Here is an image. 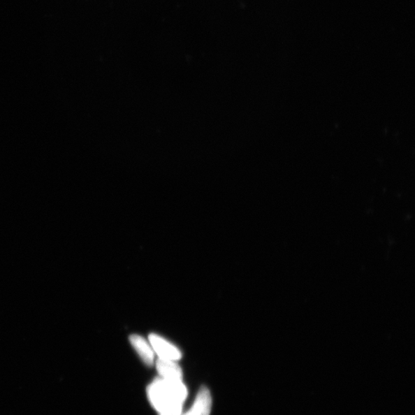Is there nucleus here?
<instances>
[{
    "label": "nucleus",
    "instance_id": "nucleus-1",
    "mask_svg": "<svg viewBox=\"0 0 415 415\" xmlns=\"http://www.w3.org/2000/svg\"><path fill=\"white\" fill-rule=\"evenodd\" d=\"M147 395L159 415H182L188 391L182 381L158 378L150 384Z\"/></svg>",
    "mask_w": 415,
    "mask_h": 415
},
{
    "label": "nucleus",
    "instance_id": "nucleus-2",
    "mask_svg": "<svg viewBox=\"0 0 415 415\" xmlns=\"http://www.w3.org/2000/svg\"><path fill=\"white\" fill-rule=\"evenodd\" d=\"M149 340L153 351L157 354L159 358L175 361L181 359L182 353L180 350L166 341L165 338L156 334H151Z\"/></svg>",
    "mask_w": 415,
    "mask_h": 415
},
{
    "label": "nucleus",
    "instance_id": "nucleus-4",
    "mask_svg": "<svg viewBox=\"0 0 415 415\" xmlns=\"http://www.w3.org/2000/svg\"><path fill=\"white\" fill-rule=\"evenodd\" d=\"M156 367L161 379L182 381V368L175 361L159 358Z\"/></svg>",
    "mask_w": 415,
    "mask_h": 415
},
{
    "label": "nucleus",
    "instance_id": "nucleus-3",
    "mask_svg": "<svg viewBox=\"0 0 415 415\" xmlns=\"http://www.w3.org/2000/svg\"><path fill=\"white\" fill-rule=\"evenodd\" d=\"M212 402V400L210 390L203 387L198 392L195 402L191 409L182 415H210Z\"/></svg>",
    "mask_w": 415,
    "mask_h": 415
},
{
    "label": "nucleus",
    "instance_id": "nucleus-5",
    "mask_svg": "<svg viewBox=\"0 0 415 415\" xmlns=\"http://www.w3.org/2000/svg\"><path fill=\"white\" fill-rule=\"evenodd\" d=\"M131 344L133 347L140 356L143 363L145 365L152 366L154 363V351L151 344L145 340L142 336L138 335H131L129 338Z\"/></svg>",
    "mask_w": 415,
    "mask_h": 415
}]
</instances>
